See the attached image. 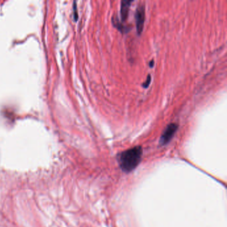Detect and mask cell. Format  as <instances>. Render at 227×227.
Masks as SVG:
<instances>
[{"instance_id":"1","label":"cell","mask_w":227,"mask_h":227,"mask_svg":"<svg viewBox=\"0 0 227 227\" xmlns=\"http://www.w3.org/2000/svg\"><path fill=\"white\" fill-rule=\"evenodd\" d=\"M142 155L143 149L140 146H135L119 153L117 156V161L120 168L125 173L132 171L141 162Z\"/></svg>"},{"instance_id":"2","label":"cell","mask_w":227,"mask_h":227,"mask_svg":"<svg viewBox=\"0 0 227 227\" xmlns=\"http://www.w3.org/2000/svg\"><path fill=\"white\" fill-rule=\"evenodd\" d=\"M179 125L176 123H170L169 125L166 126V127L163 131L161 135V138H160L159 143L161 145H166L172 139L173 136L175 135V133L178 130Z\"/></svg>"},{"instance_id":"3","label":"cell","mask_w":227,"mask_h":227,"mask_svg":"<svg viewBox=\"0 0 227 227\" xmlns=\"http://www.w3.org/2000/svg\"><path fill=\"white\" fill-rule=\"evenodd\" d=\"M145 20V9L144 4H139L136 9L135 12V21L137 31L139 35L141 34L143 31Z\"/></svg>"},{"instance_id":"4","label":"cell","mask_w":227,"mask_h":227,"mask_svg":"<svg viewBox=\"0 0 227 227\" xmlns=\"http://www.w3.org/2000/svg\"><path fill=\"white\" fill-rule=\"evenodd\" d=\"M133 1L128 0H123L121 3V17L123 21H125L128 18L130 6H131Z\"/></svg>"},{"instance_id":"5","label":"cell","mask_w":227,"mask_h":227,"mask_svg":"<svg viewBox=\"0 0 227 227\" xmlns=\"http://www.w3.org/2000/svg\"><path fill=\"white\" fill-rule=\"evenodd\" d=\"M112 22L115 28H117V29L119 30L121 32H127L128 30L129 29V28H127V27H125V25H123L122 23L120 22V21L118 19V18H117V17L113 18Z\"/></svg>"},{"instance_id":"6","label":"cell","mask_w":227,"mask_h":227,"mask_svg":"<svg viewBox=\"0 0 227 227\" xmlns=\"http://www.w3.org/2000/svg\"><path fill=\"white\" fill-rule=\"evenodd\" d=\"M151 76L150 75H148L147 77H146V81L142 84L143 87L147 88L148 87H149V85H150V83H151Z\"/></svg>"},{"instance_id":"7","label":"cell","mask_w":227,"mask_h":227,"mask_svg":"<svg viewBox=\"0 0 227 227\" xmlns=\"http://www.w3.org/2000/svg\"><path fill=\"white\" fill-rule=\"evenodd\" d=\"M73 8H74L75 19L77 20V18H78V15H77V6H76V3L75 2H74V6H73Z\"/></svg>"},{"instance_id":"8","label":"cell","mask_w":227,"mask_h":227,"mask_svg":"<svg viewBox=\"0 0 227 227\" xmlns=\"http://www.w3.org/2000/svg\"><path fill=\"white\" fill-rule=\"evenodd\" d=\"M149 66H150V67H153V66H154V60H151V61H150V63H149Z\"/></svg>"}]
</instances>
